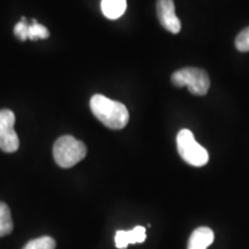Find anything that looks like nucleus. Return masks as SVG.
Listing matches in <instances>:
<instances>
[{"label": "nucleus", "instance_id": "f257e3e1", "mask_svg": "<svg viewBox=\"0 0 249 249\" xmlns=\"http://www.w3.org/2000/svg\"><path fill=\"white\" fill-rule=\"evenodd\" d=\"M90 108L101 123L111 129H123L129 121V113L123 103L113 101L103 95H93Z\"/></svg>", "mask_w": 249, "mask_h": 249}, {"label": "nucleus", "instance_id": "f03ea898", "mask_svg": "<svg viewBox=\"0 0 249 249\" xmlns=\"http://www.w3.org/2000/svg\"><path fill=\"white\" fill-rule=\"evenodd\" d=\"M87 155V147L71 135L59 138L53 144V158L62 169H70L81 161Z\"/></svg>", "mask_w": 249, "mask_h": 249}, {"label": "nucleus", "instance_id": "7ed1b4c3", "mask_svg": "<svg viewBox=\"0 0 249 249\" xmlns=\"http://www.w3.org/2000/svg\"><path fill=\"white\" fill-rule=\"evenodd\" d=\"M177 148L180 157L186 163L192 166H204L209 161V154L202 147L200 143L196 142L193 134L189 129H181L177 135Z\"/></svg>", "mask_w": 249, "mask_h": 249}, {"label": "nucleus", "instance_id": "20e7f679", "mask_svg": "<svg viewBox=\"0 0 249 249\" xmlns=\"http://www.w3.org/2000/svg\"><path fill=\"white\" fill-rule=\"evenodd\" d=\"M172 83L178 88L188 87V90L193 95L204 96L209 91L210 77L207 71L201 68L186 67L174 71Z\"/></svg>", "mask_w": 249, "mask_h": 249}, {"label": "nucleus", "instance_id": "39448f33", "mask_svg": "<svg viewBox=\"0 0 249 249\" xmlns=\"http://www.w3.org/2000/svg\"><path fill=\"white\" fill-rule=\"evenodd\" d=\"M156 11L160 24L167 31L178 34L181 30V22L176 15V6L173 0H157Z\"/></svg>", "mask_w": 249, "mask_h": 249}, {"label": "nucleus", "instance_id": "423d86ee", "mask_svg": "<svg viewBox=\"0 0 249 249\" xmlns=\"http://www.w3.org/2000/svg\"><path fill=\"white\" fill-rule=\"evenodd\" d=\"M14 35L20 40H37L49 38L50 33L48 28L37 22L34 18L33 24H28L27 18H21V22H18L14 27Z\"/></svg>", "mask_w": 249, "mask_h": 249}, {"label": "nucleus", "instance_id": "0eeeda50", "mask_svg": "<svg viewBox=\"0 0 249 249\" xmlns=\"http://www.w3.org/2000/svg\"><path fill=\"white\" fill-rule=\"evenodd\" d=\"M147 239V233H145V229L143 226H136L134 227L130 231H118L116 233V241L117 248L124 249L128 247L129 245L134 244H142Z\"/></svg>", "mask_w": 249, "mask_h": 249}, {"label": "nucleus", "instance_id": "6e6552de", "mask_svg": "<svg viewBox=\"0 0 249 249\" xmlns=\"http://www.w3.org/2000/svg\"><path fill=\"white\" fill-rule=\"evenodd\" d=\"M214 240L213 231L209 227H197L192 233L188 241V249H207Z\"/></svg>", "mask_w": 249, "mask_h": 249}, {"label": "nucleus", "instance_id": "1a4fd4ad", "mask_svg": "<svg viewBox=\"0 0 249 249\" xmlns=\"http://www.w3.org/2000/svg\"><path fill=\"white\" fill-rule=\"evenodd\" d=\"M20 147V140L14 127H6V128L0 129V149L2 151L15 152Z\"/></svg>", "mask_w": 249, "mask_h": 249}, {"label": "nucleus", "instance_id": "9d476101", "mask_svg": "<svg viewBox=\"0 0 249 249\" xmlns=\"http://www.w3.org/2000/svg\"><path fill=\"white\" fill-rule=\"evenodd\" d=\"M101 8L105 18L110 20L119 18L127 8L126 0H102Z\"/></svg>", "mask_w": 249, "mask_h": 249}, {"label": "nucleus", "instance_id": "9b49d317", "mask_svg": "<svg viewBox=\"0 0 249 249\" xmlns=\"http://www.w3.org/2000/svg\"><path fill=\"white\" fill-rule=\"evenodd\" d=\"M13 231V220L8 205L0 202V236L8 235Z\"/></svg>", "mask_w": 249, "mask_h": 249}, {"label": "nucleus", "instance_id": "f8f14e48", "mask_svg": "<svg viewBox=\"0 0 249 249\" xmlns=\"http://www.w3.org/2000/svg\"><path fill=\"white\" fill-rule=\"evenodd\" d=\"M23 249H55V241L51 236H40L28 242Z\"/></svg>", "mask_w": 249, "mask_h": 249}, {"label": "nucleus", "instance_id": "ddd939ff", "mask_svg": "<svg viewBox=\"0 0 249 249\" xmlns=\"http://www.w3.org/2000/svg\"><path fill=\"white\" fill-rule=\"evenodd\" d=\"M235 48L240 52L249 51V27L245 28L244 30L239 33L235 38Z\"/></svg>", "mask_w": 249, "mask_h": 249}, {"label": "nucleus", "instance_id": "4468645a", "mask_svg": "<svg viewBox=\"0 0 249 249\" xmlns=\"http://www.w3.org/2000/svg\"><path fill=\"white\" fill-rule=\"evenodd\" d=\"M15 124V114L13 111L4 108L0 110V129L6 128V127H14Z\"/></svg>", "mask_w": 249, "mask_h": 249}]
</instances>
